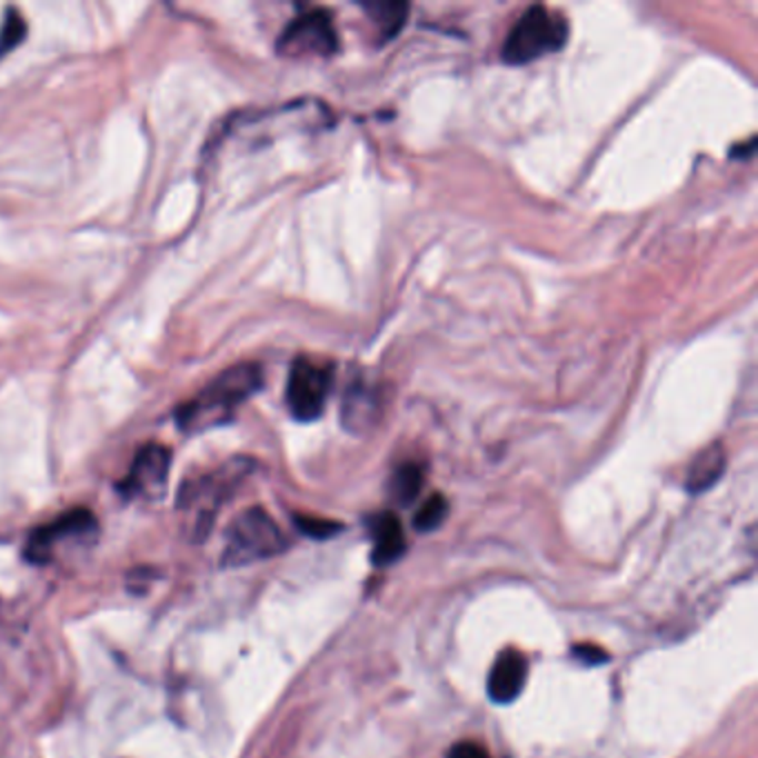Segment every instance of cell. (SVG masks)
I'll return each instance as SVG.
<instances>
[{
    "label": "cell",
    "instance_id": "277c9868",
    "mask_svg": "<svg viewBox=\"0 0 758 758\" xmlns=\"http://www.w3.org/2000/svg\"><path fill=\"white\" fill-rule=\"evenodd\" d=\"M333 382V367L298 356L289 367L285 400L291 416L300 422H311L322 416Z\"/></svg>",
    "mask_w": 758,
    "mask_h": 758
},
{
    "label": "cell",
    "instance_id": "e0dca14e",
    "mask_svg": "<svg viewBox=\"0 0 758 758\" xmlns=\"http://www.w3.org/2000/svg\"><path fill=\"white\" fill-rule=\"evenodd\" d=\"M293 522L296 527L309 536V538H316V540H325L333 533H338L342 529L340 522H333V520H327V518H318V516H305V513H298L293 516Z\"/></svg>",
    "mask_w": 758,
    "mask_h": 758
},
{
    "label": "cell",
    "instance_id": "9a60e30c",
    "mask_svg": "<svg viewBox=\"0 0 758 758\" xmlns=\"http://www.w3.org/2000/svg\"><path fill=\"white\" fill-rule=\"evenodd\" d=\"M447 513H449V502H447V498H445L442 493H433V496H429V498L420 505V509L416 511V516H413V527H416L418 531H422V533L433 531V529H438V527L445 522Z\"/></svg>",
    "mask_w": 758,
    "mask_h": 758
},
{
    "label": "cell",
    "instance_id": "4fadbf2b",
    "mask_svg": "<svg viewBox=\"0 0 758 758\" xmlns=\"http://www.w3.org/2000/svg\"><path fill=\"white\" fill-rule=\"evenodd\" d=\"M376 413L373 393L365 385H353L347 389L342 400V425L351 431H362Z\"/></svg>",
    "mask_w": 758,
    "mask_h": 758
},
{
    "label": "cell",
    "instance_id": "2e32d148",
    "mask_svg": "<svg viewBox=\"0 0 758 758\" xmlns=\"http://www.w3.org/2000/svg\"><path fill=\"white\" fill-rule=\"evenodd\" d=\"M24 33H27V24H24L22 13H18L16 9H7L2 27H0V58L20 44L24 40Z\"/></svg>",
    "mask_w": 758,
    "mask_h": 758
},
{
    "label": "cell",
    "instance_id": "5b68a950",
    "mask_svg": "<svg viewBox=\"0 0 758 758\" xmlns=\"http://www.w3.org/2000/svg\"><path fill=\"white\" fill-rule=\"evenodd\" d=\"M276 51L285 58H329L338 51V33L327 9H311L291 20L278 36Z\"/></svg>",
    "mask_w": 758,
    "mask_h": 758
},
{
    "label": "cell",
    "instance_id": "8992f818",
    "mask_svg": "<svg viewBox=\"0 0 758 758\" xmlns=\"http://www.w3.org/2000/svg\"><path fill=\"white\" fill-rule=\"evenodd\" d=\"M169 467H171V451L164 445L149 442L138 449L118 489L127 498H144V500L158 498L164 491Z\"/></svg>",
    "mask_w": 758,
    "mask_h": 758
},
{
    "label": "cell",
    "instance_id": "30bf717a",
    "mask_svg": "<svg viewBox=\"0 0 758 758\" xmlns=\"http://www.w3.org/2000/svg\"><path fill=\"white\" fill-rule=\"evenodd\" d=\"M369 529H371V540H373V551H371L373 565L385 567V565L396 562L405 551V531L396 513L380 511L371 516Z\"/></svg>",
    "mask_w": 758,
    "mask_h": 758
},
{
    "label": "cell",
    "instance_id": "6da1fadb",
    "mask_svg": "<svg viewBox=\"0 0 758 758\" xmlns=\"http://www.w3.org/2000/svg\"><path fill=\"white\" fill-rule=\"evenodd\" d=\"M265 382L258 362H238L220 371L193 398L176 407V425L182 431L196 433L233 418L236 409L247 402Z\"/></svg>",
    "mask_w": 758,
    "mask_h": 758
},
{
    "label": "cell",
    "instance_id": "ac0fdd59",
    "mask_svg": "<svg viewBox=\"0 0 758 758\" xmlns=\"http://www.w3.org/2000/svg\"><path fill=\"white\" fill-rule=\"evenodd\" d=\"M447 758H491L489 751L485 747H480L478 742H471V740H462V742H456Z\"/></svg>",
    "mask_w": 758,
    "mask_h": 758
},
{
    "label": "cell",
    "instance_id": "7c38bea8",
    "mask_svg": "<svg viewBox=\"0 0 758 758\" xmlns=\"http://www.w3.org/2000/svg\"><path fill=\"white\" fill-rule=\"evenodd\" d=\"M358 7L367 13V18H371L378 24V33L385 40L393 38L402 29L409 13V4L398 0H367L360 2Z\"/></svg>",
    "mask_w": 758,
    "mask_h": 758
},
{
    "label": "cell",
    "instance_id": "d6986e66",
    "mask_svg": "<svg viewBox=\"0 0 758 758\" xmlns=\"http://www.w3.org/2000/svg\"><path fill=\"white\" fill-rule=\"evenodd\" d=\"M574 656L576 658H580L582 662H587V665H598V662H605L609 656L600 649V647H596V645H576L574 647Z\"/></svg>",
    "mask_w": 758,
    "mask_h": 758
},
{
    "label": "cell",
    "instance_id": "8fae6325",
    "mask_svg": "<svg viewBox=\"0 0 758 758\" xmlns=\"http://www.w3.org/2000/svg\"><path fill=\"white\" fill-rule=\"evenodd\" d=\"M727 465V456H725V447L720 442H711L709 447H705L702 451H698L694 456V460L689 462L687 476H685V487L691 493H700L707 491L709 487H714Z\"/></svg>",
    "mask_w": 758,
    "mask_h": 758
},
{
    "label": "cell",
    "instance_id": "ba28073f",
    "mask_svg": "<svg viewBox=\"0 0 758 758\" xmlns=\"http://www.w3.org/2000/svg\"><path fill=\"white\" fill-rule=\"evenodd\" d=\"M93 531H96V516L84 507H76V509L60 513L51 522L36 527L27 540L24 553L31 562H44L51 558L56 547L62 545V540H78Z\"/></svg>",
    "mask_w": 758,
    "mask_h": 758
},
{
    "label": "cell",
    "instance_id": "52a82bcc",
    "mask_svg": "<svg viewBox=\"0 0 758 758\" xmlns=\"http://www.w3.org/2000/svg\"><path fill=\"white\" fill-rule=\"evenodd\" d=\"M249 462L245 460H231L229 465L220 467L213 473L200 476L196 480H189L182 489V507L196 509L198 527L209 522L218 505L225 500V496L231 491V487L247 473Z\"/></svg>",
    "mask_w": 758,
    "mask_h": 758
},
{
    "label": "cell",
    "instance_id": "7a4b0ae2",
    "mask_svg": "<svg viewBox=\"0 0 758 758\" xmlns=\"http://www.w3.org/2000/svg\"><path fill=\"white\" fill-rule=\"evenodd\" d=\"M567 20L542 4H533L509 29L500 56L507 64H527L558 51L567 42Z\"/></svg>",
    "mask_w": 758,
    "mask_h": 758
},
{
    "label": "cell",
    "instance_id": "9c48e42d",
    "mask_svg": "<svg viewBox=\"0 0 758 758\" xmlns=\"http://www.w3.org/2000/svg\"><path fill=\"white\" fill-rule=\"evenodd\" d=\"M527 678V660L520 651L516 649H505L487 678V694L493 702H511L518 698V694L522 691Z\"/></svg>",
    "mask_w": 758,
    "mask_h": 758
},
{
    "label": "cell",
    "instance_id": "5bb4252c",
    "mask_svg": "<svg viewBox=\"0 0 758 758\" xmlns=\"http://www.w3.org/2000/svg\"><path fill=\"white\" fill-rule=\"evenodd\" d=\"M422 482H425L422 467L416 462H405L393 471V476L389 480V493L398 505L405 507L418 498Z\"/></svg>",
    "mask_w": 758,
    "mask_h": 758
},
{
    "label": "cell",
    "instance_id": "3957f363",
    "mask_svg": "<svg viewBox=\"0 0 758 758\" xmlns=\"http://www.w3.org/2000/svg\"><path fill=\"white\" fill-rule=\"evenodd\" d=\"M287 549V538L262 507H249L233 518L225 536V565L267 560Z\"/></svg>",
    "mask_w": 758,
    "mask_h": 758
}]
</instances>
